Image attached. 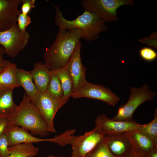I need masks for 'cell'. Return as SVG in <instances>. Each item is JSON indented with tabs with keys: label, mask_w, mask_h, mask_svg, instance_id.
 <instances>
[{
	"label": "cell",
	"mask_w": 157,
	"mask_h": 157,
	"mask_svg": "<svg viewBox=\"0 0 157 157\" xmlns=\"http://www.w3.org/2000/svg\"><path fill=\"white\" fill-rule=\"evenodd\" d=\"M14 89L0 91V118L9 117L17 107L13 97Z\"/></svg>",
	"instance_id": "obj_18"
},
{
	"label": "cell",
	"mask_w": 157,
	"mask_h": 157,
	"mask_svg": "<svg viewBox=\"0 0 157 157\" xmlns=\"http://www.w3.org/2000/svg\"><path fill=\"white\" fill-rule=\"evenodd\" d=\"M11 63L9 61L0 58V67L5 68Z\"/></svg>",
	"instance_id": "obj_31"
},
{
	"label": "cell",
	"mask_w": 157,
	"mask_h": 157,
	"mask_svg": "<svg viewBox=\"0 0 157 157\" xmlns=\"http://www.w3.org/2000/svg\"><path fill=\"white\" fill-rule=\"evenodd\" d=\"M149 157H157V147H154L148 152Z\"/></svg>",
	"instance_id": "obj_32"
},
{
	"label": "cell",
	"mask_w": 157,
	"mask_h": 157,
	"mask_svg": "<svg viewBox=\"0 0 157 157\" xmlns=\"http://www.w3.org/2000/svg\"><path fill=\"white\" fill-rule=\"evenodd\" d=\"M5 53V52L4 49L3 48L0 47V58H3V56Z\"/></svg>",
	"instance_id": "obj_33"
},
{
	"label": "cell",
	"mask_w": 157,
	"mask_h": 157,
	"mask_svg": "<svg viewBox=\"0 0 157 157\" xmlns=\"http://www.w3.org/2000/svg\"><path fill=\"white\" fill-rule=\"evenodd\" d=\"M8 125L19 126L40 137L48 136L50 132L44 118L25 93L15 110L8 117Z\"/></svg>",
	"instance_id": "obj_3"
},
{
	"label": "cell",
	"mask_w": 157,
	"mask_h": 157,
	"mask_svg": "<svg viewBox=\"0 0 157 157\" xmlns=\"http://www.w3.org/2000/svg\"><path fill=\"white\" fill-rule=\"evenodd\" d=\"M41 157H60V156H54L53 155H51L49 156H42Z\"/></svg>",
	"instance_id": "obj_34"
},
{
	"label": "cell",
	"mask_w": 157,
	"mask_h": 157,
	"mask_svg": "<svg viewBox=\"0 0 157 157\" xmlns=\"http://www.w3.org/2000/svg\"></svg>",
	"instance_id": "obj_37"
},
{
	"label": "cell",
	"mask_w": 157,
	"mask_h": 157,
	"mask_svg": "<svg viewBox=\"0 0 157 157\" xmlns=\"http://www.w3.org/2000/svg\"><path fill=\"white\" fill-rule=\"evenodd\" d=\"M51 72V80L46 92L55 99L63 102L64 92L60 81L56 74Z\"/></svg>",
	"instance_id": "obj_22"
},
{
	"label": "cell",
	"mask_w": 157,
	"mask_h": 157,
	"mask_svg": "<svg viewBox=\"0 0 157 157\" xmlns=\"http://www.w3.org/2000/svg\"><path fill=\"white\" fill-rule=\"evenodd\" d=\"M124 133L105 135L110 150L114 155L119 157L134 149Z\"/></svg>",
	"instance_id": "obj_15"
},
{
	"label": "cell",
	"mask_w": 157,
	"mask_h": 157,
	"mask_svg": "<svg viewBox=\"0 0 157 157\" xmlns=\"http://www.w3.org/2000/svg\"><path fill=\"white\" fill-rule=\"evenodd\" d=\"M8 117L0 118V135L3 133L7 125Z\"/></svg>",
	"instance_id": "obj_30"
},
{
	"label": "cell",
	"mask_w": 157,
	"mask_h": 157,
	"mask_svg": "<svg viewBox=\"0 0 157 157\" xmlns=\"http://www.w3.org/2000/svg\"><path fill=\"white\" fill-rule=\"evenodd\" d=\"M75 132L74 129L67 130L53 138L49 139L48 141L56 143L61 146H65L69 144V139Z\"/></svg>",
	"instance_id": "obj_25"
},
{
	"label": "cell",
	"mask_w": 157,
	"mask_h": 157,
	"mask_svg": "<svg viewBox=\"0 0 157 157\" xmlns=\"http://www.w3.org/2000/svg\"><path fill=\"white\" fill-rule=\"evenodd\" d=\"M154 116V119L151 122L147 124H140L137 130L148 138L157 147V108L155 109Z\"/></svg>",
	"instance_id": "obj_23"
},
{
	"label": "cell",
	"mask_w": 157,
	"mask_h": 157,
	"mask_svg": "<svg viewBox=\"0 0 157 157\" xmlns=\"http://www.w3.org/2000/svg\"><path fill=\"white\" fill-rule=\"evenodd\" d=\"M51 5L56 11L55 25L59 29L79 30L82 35L81 39L88 41L95 40L99 38L101 33L107 30L105 21L94 13L84 10L82 14L78 15L75 19L70 20L63 16L59 6Z\"/></svg>",
	"instance_id": "obj_2"
},
{
	"label": "cell",
	"mask_w": 157,
	"mask_h": 157,
	"mask_svg": "<svg viewBox=\"0 0 157 157\" xmlns=\"http://www.w3.org/2000/svg\"><path fill=\"white\" fill-rule=\"evenodd\" d=\"M22 3L21 12L24 15H28L35 6V0H22Z\"/></svg>",
	"instance_id": "obj_29"
},
{
	"label": "cell",
	"mask_w": 157,
	"mask_h": 157,
	"mask_svg": "<svg viewBox=\"0 0 157 157\" xmlns=\"http://www.w3.org/2000/svg\"><path fill=\"white\" fill-rule=\"evenodd\" d=\"M140 157L139 156H136V157Z\"/></svg>",
	"instance_id": "obj_36"
},
{
	"label": "cell",
	"mask_w": 157,
	"mask_h": 157,
	"mask_svg": "<svg viewBox=\"0 0 157 157\" xmlns=\"http://www.w3.org/2000/svg\"><path fill=\"white\" fill-rule=\"evenodd\" d=\"M31 101L44 118L49 132L55 133L54 118L58 110L64 105L63 103L55 99L46 92H38Z\"/></svg>",
	"instance_id": "obj_8"
},
{
	"label": "cell",
	"mask_w": 157,
	"mask_h": 157,
	"mask_svg": "<svg viewBox=\"0 0 157 157\" xmlns=\"http://www.w3.org/2000/svg\"><path fill=\"white\" fill-rule=\"evenodd\" d=\"M17 65L10 63L0 73V91L19 87L16 77Z\"/></svg>",
	"instance_id": "obj_19"
},
{
	"label": "cell",
	"mask_w": 157,
	"mask_h": 157,
	"mask_svg": "<svg viewBox=\"0 0 157 157\" xmlns=\"http://www.w3.org/2000/svg\"><path fill=\"white\" fill-rule=\"evenodd\" d=\"M124 133L135 150L147 153L153 147H156L148 138L137 129Z\"/></svg>",
	"instance_id": "obj_16"
},
{
	"label": "cell",
	"mask_w": 157,
	"mask_h": 157,
	"mask_svg": "<svg viewBox=\"0 0 157 157\" xmlns=\"http://www.w3.org/2000/svg\"><path fill=\"white\" fill-rule=\"evenodd\" d=\"M9 147L25 143H37L48 141L49 139H43L34 136L26 129L19 126L7 125L5 130Z\"/></svg>",
	"instance_id": "obj_13"
},
{
	"label": "cell",
	"mask_w": 157,
	"mask_h": 157,
	"mask_svg": "<svg viewBox=\"0 0 157 157\" xmlns=\"http://www.w3.org/2000/svg\"><path fill=\"white\" fill-rule=\"evenodd\" d=\"M16 77L19 86L23 88L30 101L32 100L38 92L33 82L30 71L17 68Z\"/></svg>",
	"instance_id": "obj_17"
},
{
	"label": "cell",
	"mask_w": 157,
	"mask_h": 157,
	"mask_svg": "<svg viewBox=\"0 0 157 157\" xmlns=\"http://www.w3.org/2000/svg\"><path fill=\"white\" fill-rule=\"evenodd\" d=\"M81 43L79 41L72 57L64 68L69 73L73 81V92L82 87L87 81L86 68L82 63L81 56Z\"/></svg>",
	"instance_id": "obj_11"
},
{
	"label": "cell",
	"mask_w": 157,
	"mask_h": 157,
	"mask_svg": "<svg viewBox=\"0 0 157 157\" xmlns=\"http://www.w3.org/2000/svg\"><path fill=\"white\" fill-rule=\"evenodd\" d=\"M95 122V126L104 135L121 133L138 129L140 124L133 120L129 121L113 120L104 114L98 115Z\"/></svg>",
	"instance_id": "obj_10"
},
{
	"label": "cell",
	"mask_w": 157,
	"mask_h": 157,
	"mask_svg": "<svg viewBox=\"0 0 157 157\" xmlns=\"http://www.w3.org/2000/svg\"><path fill=\"white\" fill-rule=\"evenodd\" d=\"M30 72L38 92H46L51 80V72L44 64L39 62L34 64Z\"/></svg>",
	"instance_id": "obj_14"
},
{
	"label": "cell",
	"mask_w": 157,
	"mask_h": 157,
	"mask_svg": "<svg viewBox=\"0 0 157 157\" xmlns=\"http://www.w3.org/2000/svg\"><path fill=\"white\" fill-rule=\"evenodd\" d=\"M73 98L82 97L103 101L109 105L114 106L120 99L112 90L104 86L86 81L80 88L73 92L71 96Z\"/></svg>",
	"instance_id": "obj_9"
},
{
	"label": "cell",
	"mask_w": 157,
	"mask_h": 157,
	"mask_svg": "<svg viewBox=\"0 0 157 157\" xmlns=\"http://www.w3.org/2000/svg\"><path fill=\"white\" fill-rule=\"evenodd\" d=\"M30 39L28 32L20 31L17 23L8 29L0 32V44L3 47L5 53L12 58L25 48Z\"/></svg>",
	"instance_id": "obj_6"
},
{
	"label": "cell",
	"mask_w": 157,
	"mask_h": 157,
	"mask_svg": "<svg viewBox=\"0 0 157 157\" xmlns=\"http://www.w3.org/2000/svg\"><path fill=\"white\" fill-rule=\"evenodd\" d=\"M85 157H119L114 155L110 150L107 143L106 136Z\"/></svg>",
	"instance_id": "obj_24"
},
{
	"label": "cell",
	"mask_w": 157,
	"mask_h": 157,
	"mask_svg": "<svg viewBox=\"0 0 157 157\" xmlns=\"http://www.w3.org/2000/svg\"><path fill=\"white\" fill-rule=\"evenodd\" d=\"M8 157H34L38 154L39 149L32 143H25L8 147Z\"/></svg>",
	"instance_id": "obj_20"
},
{
	"label": "cell",
	"mask_w": 157,
	"mask_h": 157,
	"mask_svg": "<svg viewBox=\"0 0 157 157\" xmlns=\"http://www.w3.org/2000/svg\"><path fill=\"white\" fill-rule=\"evenodd\" d=\"M5 68H4L0 67V73L3 71Z\"/></svg>",
	"instance_id": "obj_35"
},
{
	"label": "cell",
	"mask_w": 157,
	"mask_h": 157,
	"mask_svg": "<svg viewBox=\"0 0 157 157\" xmlns=\"http://www.w3.org/2000/svg\"><path fill=\"white\" fill-rule=\"evenodd\" d=\"M17 22L19 30L21 32H24L26 31V27L31 23V21L29 15L21 13L18 17Z\"/></svg>",
	"instance_id": "obj_27"
},
{
	"label": "cell",
	"mask_w": 157,
	"mask_h": 157,
	"mask_svg": "<svg viewBox=\"0 0 157 157\" xmlns=\"http://www.w3.org/2000/svg\"><path fill=\"white\" fill-rule=\"evenodd\" d=\"M51 72L56 74L60 81L64 92L62 101L65 104L73 92L74 85L72 79L65 68L59 69Z\"/></svg>",
	"instance_id": "obj_21"
},
{
	"label": "cell",
	"mask_w": 157,
	"mask_h": 157,
	"mask_svg": "<svg viewBox=\"0 0 157 157\" xmlns=\"http://www.w3.org/2000/svg\"><path fill=\"white\" fill-rule=\"evenodd\" d=\"M133 0H83L80 4L84 10L94 13L105 22L119 20L117 9L123 5H133Z\"/></svg>",
	"instance_id": "obj_5"
},
{
	"label": "cell",
	"mask_w": 157,
	"mask_h": 157,
	"mask_svg": "<svg viewBox=\"0 0 157 157\" xmlns=\"http://www.w3.org/2000/svg\"><path fill=\"white\" fill-rule=\"evenodd\" d=\"M22 0H0V32L10 28L17 23L21 13L18 9Z\"/></svg>",
	"instance_id": "obj_12"
},
{
	"label": "cell",
	"mask_w": 157,
	"mask_h": 157,
	"mask_svg": "<svg viewBox=\"0 0 157 157\" xmlns=\"http://www.w3.org/2000/svg\"><path fill=\"white\" fill-rule=\"evenodd\" d=\"M139 55L142 59L147 62L154 61L157 57L156 51L152 48L147 47L141 48L139 50Z\"/></svg>",
	"instance_id": "obj_26"
},
{
	"label": "cell",
	"mask_w": 157,
	"mask_h": 157,
	"mask_svg": "<svg viewBox=\"0 0 157 157\" xmlns=\"http://www.w3.org/2000/svg\"><path fill=\"white\" fill-rule=\"evenodd\" d=\"M130 94L127 102L121 106L117 114L112 119L113 120L129 121L133 120V114L136 108L143 103L153 99L156 92L151 90L149 85L144 84L141 87L130 88Z\"/></svg>",
	"instance_id": "obj_4"
},
{
	"label": "cell",
	"mask_w": 157,
	"mask_h": 157,
	"mask_svg": "<svg viewBox=\"0 0 157 157\" xmlns=\"http://www.w3.org/2000/svg\"><path fill=\"white\" fill-rule=\"evenodd\" d=\"M8 143L7 138L4 131L0 135V157H8Z\"/></svg>",
	"instance_id": "obj_28"
},
{
	"label": "cell",
	"mask_w": 157,
	"mask_h": 157,
	"mask_svg": "<svg viewBox=\"0 0 157 157\" xmlns=\"http://www.w3.org/2000/svg\"><path fill=\"white\" fill-rule=\"evenodd\" d=\"M105 135L95 126L90 131L78 136L72 135L69 144L72 146L71 157H85L103 138Z\"/></svg>",
	"instance_id": "obj_7"
},
{
	"label": "cell",
	"mask_w": 157,
	"mask_h": 157,
	"mask_svg": "<svg viewBox=\"0 0 157 157\" xmlns=\"http://www.w3.org/2000/svg\"><path fill=\"white\" fill-rule=\"evenodd\" d=\"M82 35L77 29H59L53 42L44 53V64L51 71L65 67Z\"/></svg>",
	"instance_id": "obj_1"
}]
</instances>
